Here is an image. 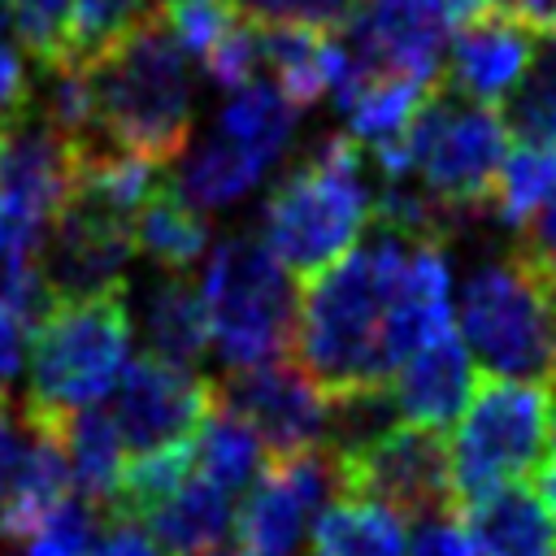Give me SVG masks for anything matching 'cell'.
<instances>
[{"instance_id": "cell-3", "label": "cell", "mask_w": 556, "mask_h": 556, "mask_svg": "<svg viewBox=\"0 0 556 556\" xmlns=\"http://www.w3.org/2000/svg\"><path fill=\"white\" fill-rule=\"evenodd\" d=\"M374 222V182L365 148L339 130L326 135L269 195L261 208V243L295 278L321 274L339 261Z\"/></svg>"}, {"instance_id": "cell-46", "label": "cell", "mask_w": 556, "mask_h": 556, "mask_svg": "<svg viewBox=\"0 0 556 556\" xmlns=\"http://www.w3.org/2000/svg\"><path fill=\"white\" fill-rule=\"evenodd\" d=\"M0 556H4V552H0Z\"/></svg>"}, {"instance_id": "cell-26", "label": "cell", "mask_w": 556, "mask_h": 556, "mask_svg": "<svg viewBox=\"0 0 556 556\" xmlns=\"http://www.w3.org/2000/svg\"><path fill=\"white\" fill-rule=\"evenodd\" d=\"M504 130L517 143H552L556 148V35H539L530 65L495 104Z\"/></svg>"}, {"instance_id": "cell-6", "label": "cell", "mask_w": 556, "mask_h": 556, "mask_svg": "<svg viewBox=\"0 0 556 556\" xmlns=\"http://www.w3.org/2000/svg\"><path fill=\"white\" fill-rule=\"evenodd\" d=\"M552 408L556 391L547 382L495 374L473 382L447 443L456 508L543 465L552 443Z\"/></svg>"}, {"instance_id": "cell-23", "label": "cell", "mask_w": 556, "mask_h": 556, "mask_svg": "<svg viewBox=\"0 0 556 556\" xmlns=\"http://www.w3.org/2000/svg\"><path fill=\"white\" fill-rule=\"evenodd\" d=\"M143 339L148 356L195 369L208 352V317L200 304V287L187 274H165L143 300Z\"/></svg>"}, {"instance_id": "cell-17", "label": "cell", "mask_w": 556, "mask_h": 556, "mask_svg": "<svg viewBox=\"0 0 556 556\" xmlns=\"http://www.w3.org/2000/svg\"><path fill=\"white\" fill-rule=\"evenodd\" d=\"M460 513L478 556H556V517L521 478L460 504Z\"/></svg>"}, {"instance_id": "cell-10", "label": "cell", "mask_w": 556, "mask_h": 556, "mask_svg": "<svg viewBox=\"0 0 556 556\" xmlns=\"http://www.w3.org/2000/svg\"><path fill=\"white\" fill-rule=\"evenodd\" d=\"M78 152L83 148L65 139L39 109H26L0 126V217L35 252L70 195Z\"/></svg>"}, {"instance_id": "cell-27", "label": "cell", "mask_w": 556, "mask_h": 556, "mask_svg": "<svg viewBox=\"0 0 556 556\" xmlns=\"http://www.w3.org/2000/svg\"><path fill=\"white\" fill-rule=\"evenodd\" d=\"M265 178V169L256 165V161H248L226 135H208L191 156H187V165H182V174H178V191L195 204V208H226V204H235V200H243L256 182Z\"/></svg>"}, {"instance_id": "cell-1", "label": "cell", "mask_w": 556, "mask_h": 556, "mask_svg": "<svg viewBox=\"0 0 556 556\" xmlns=\"http://www.w3.org/2000/svg\"><path fill=\"white\" fill-rule=\"evenodd\" d=\"M408 243V235L374 226L365 243L356 239L339 261L300 282L291 348L326 400L387 387L395 374L391 313Z\"/></svg>"}, {"instance_id": "cell-29", "label": "cell", "mask_w": 556, "mask_h": 556, "mask_svg": "<svg viewBox=\"0 0 556 556\" xmlns=\"http://www.w3.org/2000/svg\"><path fill=\"white\" fill-rule=\"evenodd\" d=\"M156 9V0H70V17H65V61L87 65L96 56H104L122 35H130L148 13Z\"/></svg>"}, {"instance_id": "cell-45", "label": "cell", "mask_w": 556, "mask_h": 556, "mask_svg": "<svg viewBox=\"0 0 556 556\" xmlns=\"http://www.w3.org/2000/svg\"><path fill=\"white\" fill-rule=\"evenodd\" d=\"M9 4H13V0H0V17H4V13H9Z\"/></svg>"}, {"instance_id": "cell-20", "label": "cell", "mask_w": 556, "mask_h": 556, "mask_svg": "<svg viewBox=\"0 0 556 556\" xmlns=\"http://www.w3.org/2000/svg\"><path fill=\"white\" fill-rule=\"evenodd\" d=\"M135 252L165 274H187L208 256V217L178 191L169 174L135 213Z\"/></svg>"}, {"instance_id": "cell-18", "label": "cell", "mask_w": 556, "mask_h": 556, "mask_svg": "<svg viewBox=\"0 0 556 556\" xmlns=\"http://www.w3.org/2000/svg\"><path fill=\"white\" fill-rule=\"evenodd\" d=\"M261 30V61L269 65V83L295 104L308 109L330 96L334 65H339V30L313 22H256Z\"/></svg>"}, {"instance_id": "cell-22", "label": "cell", "mask_w": 556, "mask_h": 556, "mask_svg": "<svg viewBox=\"0 0 556 556\" xmlns=\"http://www.w3.org/2000/svg\"><path fill=\"white\" fill-rule=\"evenodd\" d=\"M313 556H408L404 517L365 495H330L313 517Z\"/></svg>"}, {"instance_id": "cell-7", "label": "cell", "mask_w": 556, "mask_h": 556, "mask_svg": "<svg viewBox=\"0 0 556 556\" xmlns=\"http://www.w3.org/2000/svg\"><path fill=\"white\" fill-rule=\"evenodd\" d=\"M404 152L408 178L460 226L465 213L486 208L508 152V130L495 104L469 100L439 78L404 130Z\"/></svg>"}, {"instance_id": "cell-30", "label": "cell", "mask_w": 556, "mask_h": 556, "mask_svg": "<svg viewBox=\"0 0 556 556\" xmlns=\"http://www.w3.org/2000/svg\"><path fill=\"white\" fill-rule=\"evenodd\" d=\"M96 534H100V508L70 491L35 521V530L17 547L22 556H91Z\"/></svg>"}, {"instance_id": "cell-9", "label": "cell", "mask_w": 556, "mask_h": 556, "mask_svg": "<svg viewBox=\"0 0 556 556\" xmlns=\"http://www.w3.org/2000/svg\"><path fill=\"white\" fill-rule=\"evenodd\" d=\"M330 456L339 469V495L378 500L395 508L400 517H426V513L456 508L443 430L391 421L374 439L348 452H330Z\"/></svg>"}, {"instance_id": "cell-8", "label": "cell", "mask_w": 556, "mask_h": 556, "mask_svg": "<svg viewBox=\"0 0 556 556\" xmlns=\"http://www.w3.org/2000/svg\"><path fill=\"white\" fill-rule=\"evenodd\" d=\"M460 343L495 378H530L552 387V291L521 252L486 261L465 278Z\"/></svg>"}, {"instance_id": "cell-2", "label": "cell", "mask_w": 556, "mask_h": 556, "mask_svg": "<svg viewBox=\"0 0 556 556\" xmlns=\"http://www.w3.org/2000/svg\"><path fill=\"white\" fill-rule=\"evenodd\" d=\"M83 70L100 148L139 152L165 165L187 148L195 122L191 74L161 4Z\"/></svg>"}, {"instance_id": "cell-35", "label": "cell", "mask_w": 556, "mask_h": 556, "mask_svg": "<svg viewBox=\"0 0 556 556\" xmlns=\"http://www.w3.org/2000/svg\"><path fill=\"white\" fill-rule=\"evenodd\" d=\"M521 256L530 261V269L547 282V287H556V191L521 222Z\"/></svg>"}, {"instance_id": "cell-5", "label": "cell", "mask_w": 556, "mask_h": 556, "mask_svg": "<svg viewBox=\"0 0 556 556\" xmlns=\"http://www.w3.org/2000/svg\"><path fill=\"white\" fill-rule=\"evenodd\" d=\"M200 304L208 317V348L226 369L265 365L291 352L295 278L256 235H230L208 252Z\"/></svg>"}, {"instance_id": "cell-11", "label": "cell", "mask_w": 556, "mask_h": 556, "mask_svg": "<svg viewBox=\"0 0 556 556\" xmlns=\"http://www.w3.org/2000/svg\"><path fill=\"white\" fill-rule=\"evenodd\" d=\"M330 495H339V469L326 447L269 456L235 508V539L256 552L291 556Z\"/></svg>"}, {"instance_id": "cell-38", "label": "cell", "mask_w": 556, "mask_h": 556, "mask_svg": "<svg viewBox=\"0 0 556 556\" xmlns=\"http://www.w3.org/2000/svg\"><path fill=\"white\" fill-rule=\"evenodd\" d=\"M26 348H30V321L17 317V313L0 300V391L22 374Z\"/></svg>"}, {"instance_id": "cell-14", "label": "cell", "mask_w": 556, "mask_h": 556, "mask_svg": "<svg viewBox=\"0 0 556 556\" xmlns=\"http://www.w3.org/2000/svg\"><path fill=\"white\" fill-rule=\"evenodd\" d=\"M334 30L365 78L404 74L439 83L443 74V22L421 0H361Z\"/></svg>"}, {"instance_id": "cell-39", "label": "cell", "mask_w": 556, "mask_h": 556, "mask_svg": "<svg viewBox=\"0 0 556 556\" xmlns=\"http://www.w3.org/2000/svg\"><path fill=\"white\" fill-rule=\"evenodd\" d=\"M22 439H26V413H17L9 404V395L0 391V504H4V491H9V478H13V465H17V452H22Z\"/></svg>"}, {"instance_id": "cell-13", "label": "cell", "mask_w": 556, "mask_h": 556, "mask_svg": "<svg viewBox=\"0 0 556 556\" xmlns=\"http://www.w3.org/2000/svg\"><path fill=\"white\" fill-rule=\"evenodd\" d=\"M217 404H226L235 417H243L269 456H291L304 447H321L330 400L326 391L287 356L230 369L222 382H213Z\"/></svg>"}, {"instance_id": "cell-4", "label": "cell", "mask_w": 556, "mask_h": 556, "mask_svg": "<svg viewBox=\"0 0 556 556\" xmlns=\"http://www.w3.org/2000/svg\"><path fill=\"white\" fill-rule=\"evenodd\" d=\"M130 304L126 287L100 295L52 300L30 330V387L26 413L61 421L74 408L100 404L130 361Z\"/></svg>"}, {"instance_id": "cell-44", "label": "cell", "mask_w": 556, "mask_h": 556, "mask_svg": "<svg viewBox=\"0 0 556 556\" xmlns=\"http://www.w3.org/2000/svg\"><path fill=\"white\" fill-rule=\"evenodd\" d=\"M547 452H556V408H552V443H547Z\"/></svg>"}, {"instance_id": "cell-33", "label": "cell", "mask_w": 556, "mask_h": 556, "mask_svg": "<svg viewBox=\"0 0 556 556\" xmlns=\"http://www.w3.org/2000/svg\"><path fill=\"white\" fill-rule=\"evenodd\" d=\"M361 0H235V9L252 22H313L339 26Z\"/></svg>"}, {"instance_id": "cell-16", "label": "cell", "mask_w": 556, "mask_h": 556, "mask_svg": "<svg viewBox=\"0 0 556 556\" xmlns=\"http://www.w3.org/2000/svg\"><path fill=\"white\" fill-rule=\"evenodd\" d=\"M387 391L400 421L452 430L473 391V356L452 330H443L400 361V369L387 378Z\"/></svg>"}, {"instance_id": "cell-41", "label": "cell", "mask_w": 556, "mask_h": 556, "mask_svg": "<svg viewBox=\"0 0 556 556\" xmlns=\"http://www.w3.org/2000/svg\"><path fill=\"white\" fill-rule=\"evenodd\" d=\"M443 26H460V22H469V17H478V13H486V9H495V0H421Z\"/></svg>"}, {"instance_id": "cell-32", "label": "cell", "mask_w": 556, "mask_h": 556, "mask_svg": "<svg viewBox=\"0 0 556 556\" xmlns=\"http://www.w3.org/2000/svg\"><path fill=\"white\" fill-rule=\"evenodd\" d=\"M13 39L39 61V70L65 65V17L70 0H13Z\"/></svg>"}, {"instance_id": "cell-19", "label": "cell", "mask_w": 556, "mask_h": 556, "mask_svg": "<svg viewBox=\"0 0 556 556\" xmlns=\"http://www.w3.org/2000/svg\"><path fill=\"white\" fill-rule=\"evenodd\" d=\"M165 556H208L235 530V495L213 486L208 478H187L174 495L139 517Z\"/></svg>"}, {"instance_id": "cell-31", "label": "cell", "mask_w": 556, "mask_h": 556, "mask_svg": "<svg viewBox=\"0 0 556 556\" xmlns=\"http://www.w3.org/2000/svg\"><path fill=\"white\" fill-rule=\"evenodd\" d=\"M200 65H204V78L222 91H235L243 83L256 78V65H261V35H256V22L252 17H235L204 52H200Z\"/></svg>"}, {"instance_id": "cell-40", "label": "cell", "mask_w": 556, "mask_h": 556, "mask_svg": "<svg viewBox=\"0 0 556 556\" xmlns=\"http://www.w3.org/2000/svg\"><path fill=\"white\" fill-rule=\"evenodd\" d=\"M495 9L513 13L539 35H556V0H495Z\"/></svg>"}, {"instance_id": "cell-21", "label": "cell", "mask_w": 556, "mask_h": 556, "mask_svg": "<svg viewBox=\"0 0 556 556\" xmlns=\"http://www.w3.org/2000/svg\"><path fill=\"white\" fill-rule=\"evenodd\" d=\"M56 434H61L65 465H70V491L96 508H109L122 465H126V443H122L109 408H100V404L74 408L56 421Z\"/></svg>"}, {"instance_id": "cell-36", "label": "cell", "mask_w": 556, "mask_h": 556, "mask_svg": "<svg viewBox=\"0 0 556 556\" xmlns=\"http://www.w3.org/2000/svg\"><path fill=\"white\" fill-rule=\"evenodd\" d=\"M30 109V74H26V56L22 43L4 30L0 22V126L13 122L17 113Z\"/></svg>"}, {"instance_id": "cell-43", "label": "cell", "mask_w": 556, "mask_h": 556, "mask_svg": "<svg viewBox=\"0 0 556 556\" xmlns=\"http://www.w3.org/2000/svg\"><path fill=\"white\" fill-rule=\"evenodd\" d=\"M208 556H278V552H256V547H243V543H239V552H235V547H217V552H208Z\"/></svg>"}, {"instance_id": "cell-25", "label": "cell", "mask_w": 556, "mask_h": 556, "mask_svg": "<svg viewBox=\"0 0 556 556\" xmlns=\"http://www.w3.org/2000/svg\"><path fill=\"white\" fill-rule=\"evenodd\" d=\"M430 87H434V83L404 78V74L365 78V83L348 96V104L339 109V113L348 117V135H352L365 152L387 148V143H400Z\"/></svg>"}, {"instance_id": "cell-12", "label": "cell", "mask_w": 556, "mask_h": 556, "mask_svg": "<svg viewBox=\"0 0 556 556\" xmlns=\"http://www.w3.org/2000/svg\"><path fill=\"white\" fill-rule=\"evenodd\" d=\"M213 408V378L195 369L135 356L122 365L109 387V417L130 452H152L169 443H187Z\"/></svg>"}, {"instance_id": "cell-15", "label": "cell", "mask_w": 556, "mask_h": 556, "mask_svg": "<svg viewBox=\"0 0 556 556\" xmlns=\"http://www.w3.org/2000/svg\"><path fill=\"white\" fill-rule=\"evenodd\" d=\"M539 43V30L517 22L504 9H486L456 26L452 48H443V83L469 100L500 104L508 87L530 65V52Z\"/></svg>"}, {"instance_id": "cell-34", "label": "cell", "mask_w": 556, "mask_h": 556, "mask_svg": "<svg viewBox=\"0 0 556 556\" xmlns=\"http://www.w3.org/2000/svg\"><path fill=\"white\" fill-rule=\"evenodd\" d=\"M408 556H478L473 539L460 521V508H443V513H426L417 517L413 534H408Z\"/></svg>"}, {"instance_id": "cell-37", "label": "cell", "mask_w": 556, "mask_h": 556, "mask_svg": "<svg viewBox=\"0 0 556 556\" xmlns=\"http://www.w3.org/2000/svg\"><path fill=\"white\" fill-rule=\"evenodd\" d=\"M91 556H165V552H161V543L148 534V526L139 517L113 513L109 521H100Z\"/></svg>"}, {"instance_id": "cell-42", "label": "cell", "mask_w": 556, "mask_h": 556, "mask_svg": "<svg viewBox=\"0 0 556 556\" xmlns=\"http://www.w3.org/2000/svg\"><path fill=\"white\" fill-rule=\"evenodd\" d=\"M534 478H539V482H534V491H539L543 508L556 517V452H547V456H543V465L534 469Z\"/></svg>"}, {"instance_id": "cell-24", "label": "cell", "mask_w": 556, "mask_h": 556, "mask_svg": "<svg viewBox=\"0 0 556 556\" xmlns=\"http://www.w3.org/2000/svg\"><path fill=\"white\" fill-rule=\"evenodd\" d=\"M191 456H195L191 469L200 478H208L213 486H222L226 495H243L256 482V473L265 469V460H269V452L256 439V430L243 417H235L226 404H217V395H213L208 417L191 434Z\"/></svg>"}, {"instance_id": "cell-28", "label": "cell", "mask_w": 556, "mask_h": 556, "mask_svg": "<svg viewBox=\"0 0 556 556\" xmlns=\"http://www.w3.org/2000/svg\"><path fill=\"white\" fill-rule=\"evenodd\" d=\"M556 191V148L552 143H517V152H504V165L491 187V217L508 230H521V222Z\"/></svg>"}]
</instances>
